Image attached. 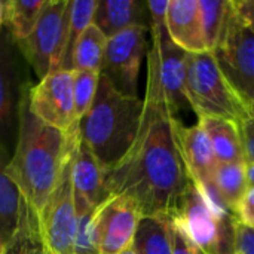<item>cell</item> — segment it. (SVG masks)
Returning a JSON list of instances; mask_svg holds the SVG:
<instances>
[{
  "mask_svg": "<svg viewBox=\"0 0 254 254\" xmlns=\"http://www.w3.org/2000/svg\"><path fill=\"white\" fill-rule=\"evenodd\" d=\"M141 125L128 153L104 176L110 196H125L143 217L170 219L192 179L177 147L176 116L147 74Z\"/></svg>",
  "mask_w": 254,
  "mask_h": 254,
  "instance_id": "6da1fadb",
  "label": "cell"
},
{
  "mask_svg": "<svg viewBox=\"0 0 254 254\" xmlns=\"http://www.w3.org/2000/svg\"><path fill=\"white\" fill-rule=\"evenodd\" d=\"M79 140L80 134L67 135L34 118L25 100L16 147L6 173L37 214L57 188L64 164Z\"/></svg>",
  "mask_w": 254,
  "mask_h": 254,
  "instance_id": "7a4b0ae2",
  "label": "cell"
},
{
  "mask_svg": "<svg viewBox=\"0 0 254 254\" xmlns=\"http://www.w3.org/2000/svg\"><path fill=\"white\" fill-rule=\"evenodd\" d=\"M143 115V100L118 92L100 74L95 100L79 122L80 138L107 173L134 144Z\"/></svg>",
  "mask_w": 254,
  "mask_h": 254,
  "instance_id": "3957f363",
  "label": "cell"
},
{
  "mask_svg": "<svg viewBox=\"0 0 254 254\" xmlns=\"http://www.w3.org/2000/svg\"><path fill=\"white\" fill-rule=\"evenodd\" d=\"M205 254L235 253L238 217L193 180L168 219Z\"/></svg>",
  "mask_w": 254,
  "mask_h": 254,
  "instance_id": "277c9868",
  "label": "cell"
},
{
  "mask_svg": "<svg viewBox=\"0 0 254 254\" xmlns=\"http://www.w3.org/2000/svg\"><path fill=\"white\" fill-rule=\"evenodd\" d=\"M186 98L198 119L220 118L240 125L252 113V106L231 86L211 52L188 55Z\"/></svg>",
  "mask_w": 254,
  "mask_h": 254,
  "instance_id": "5b68a950",
  "label": "cell"
},
{
  "mask_svg": "<svg viewBox=\"0 0 254 254\" xmlns=\"http://www.w3.org/2000/svg\"><path fill=\"white\" fill-rule=\"evenodd\" d=\"M70 16V0H46L34 31L18 42L22 58L42 80L51 71L60 70L65 51Z\"/></svg>",
  "mask_w": 254,
  "mask_h": 254,
  "instance_id": "8992f818",
  "label": "cell"
},
{
  "mask_svg": "<svg viewBox=\"0 0 254 254\" xmlns=\"http://www.w3.org/2000/svg\"><path fill=\"white\" fill-rule=\"evenodd\" d=\"M211 54L231 86L254 107V33L240 19L234 3Z\"/></svg>",
  "mask_w": 254,
  "mask_h": 254,
  "instance_id": "52a82bcc",
  "label": "cell"
},
{
  "mask_svg": "<svg viewBox=\"0 0 254 254\" xmlns=\"http://www.w3.org/2000/svg\"><path fill=\"white\" fill-rule=\"evenodd\" d=\"M22 55L7 31L0 37V149L10 158L16 147L25 92Z\"/></svg>",
  "mask_w": 254,
  "mask_h": 254,
  "instance_id": "ba28073f",
  "label": "cell"
},
{
  "mask_svg": "<svg viewBox=\"0 0 254 254\" xmlns=\"http://www.w3.org/2000/svg\"><path fill=\"white\" fill-rule=\"evenodd\" d=\"M77 144L73 147L64 164L57 188L39 213L42 235L49 254H76L74 244L77 223L71 170Z\"/></svg>",
  "mask_w": 254,
  "mask_h": 254,
  "instance_id": "9c48e42d",
  "label": "cell"
},
{
  "mask_svg": "<svg viewBox=\"0 0 254 254\" xmlns=\"http://www.w3.org/2000/svg\"><path fill=\"white\" fill-rule=\"evenodd\" d=\"M150 34L152 48L147 52V74L158 82L170 110L179 116V113L189 106L186 98V65L189 52L171 40L165 22L152 25Z\"/></svg>",
  "mask_w": 254,
  "mask_h": 254,
  "instance_id": "30bf717a",
  "label": "cell"
},
{
  "mask_svg": "<svg viewBox=\"0 0 254 254\" xmlns=\"http://www.w3.org/2000/svg\"><path fill=\"white\" fill-rule=\"evenodd\" d=\"M27 106L40 122L67 135L79 134L73 103V71H51L28 89Z\"/></svg>",
  "mask_w": 254,
  "mask_h": 254,
  "instance_id": "8fae6325",
  "label": "cell"
},
{
  "mask_svg": "<svg viewBox=\"0 0 254 254\" xmlns=\"http://www.w3.org/2000/svg\"><path fill=\"white\" fill-rule=\"evenodd\" d=\"M143 27H131L107 40L100 74L127 97H138V74L147 52Z\"/></svg>",
  "mask_w": 254,
  "mask_h": 254,
  "instance_id": "7c38bea8",
  "label": "cell"
},
{
  "mask_svg": "<svg viewBox=\"0 0 254 254\" xmlns=\"http://www.w3.org/2000/svg\"><path fill=\"white\" fill-rule=\"evenodd\" d=\"M137 205L125 196H110L95 210L98 254H121L134 244L141 220Z\"/></svg>",
  "mask_w": 254,
  "mask_h": 254,
  "instance_id": "4fadbf2b",
  "label": "cell"
},
{
  "mask_svg": "<svg viewBox=\"0 0 254 254\" xmlns=\"http://www.w3.org/2000/svg\"><path fill=\"white\" fill-rule=\"evenodd\" d=\"M174 131L179 152L190 179L207 189L211 185L213 173L219 164L207 132L199 124L190 127L183 125L179 118L174 121Z\"/></svg>",
  "mask_w": 254,
  "mask_h": 254,
  "instance_id": "5bb4252c",
  "label": "cell"
},
{
  "mask_svg": "<svg viewBox=\"0 0 254 254\" xmlns=\"http://www.w3.org/2000/svg\"><path fill=\"white\" fill-rule=\"evenodd\" d=\"M165 27L171 40L186 52H208L198 0H170Z\"/></svg>",
  "mask_w": 254,
  "mask_h": 254,
  "instance_id": "9a60e30c",
  "label": "cell"
},
{
  "mask_svg": "<svg viewBox=\"0 0 254 254\" xmlns=\"http://www.w3.org/2000/svg\"><path fill=\"white\" fill-rule=\"evenodd\" d=\"M92 24L110 39L131 27L150 30L152 16L147 0H98Z\"/></svg>",
  "mask_w": 254,
  "mask_h": 254,
  "instance_id": "2e32d148",
  "label": "cell"
},
{
  "mask_svg": "<svg viewBox=\"0 0 254 254\" xmlns=\"http://www.w3.org/2000/svg\"><path fill=\"white\" fill-rule=\"evenodd\" d=\"M106 171L94 156L88 144L80 138L74 159H73V193L74 196L83 199L91 207H100L110 195L106 190L104 183Z\"/></svg>",
  "mask_w": 254,
  "mask_h": 254,
  "instance_id": "e0dca14e",
  "label": "cell"
},
{
  "mask_svg": "<svg viewBox=\"0 0 254 254\" xmlns=\"http://www.w3.org/2000/svg\"><path fill=\"white\" fill-rule=\"evenodd\" d=\"M205 190L219 204L237 214V208L249 190L246 162H219L213 173L211 185Z\"/></svg>",
  "mask_w": 254,
  "mask_h": 254,
  "instance_id": "ac0fdd59",
  "label": "cell"
},
{
  "mask_svg": "<svg viewBox=\"0 0 254 254\" xmlns=\"http://www.w3.org/2000/svg\"><path fill=\"white\" fill-rule=\"evenodd\" d=\"M3 254H48L39 214L24 196L21 199L16 229L4 244Z\"/></svg>",
  "mask_w": 254,
  "mask_h": 254,
  "instance_id": "d6986e66",
  "label": "cell"
},
{
  "mask_svg": "<svg viewBox=\"0 0 254 254\" xmlns=\"http://www.w3.org/2000/svg\"><path fill=\"white\" fill-rule=\"evenodd\" d=\"M198 124L207 132L217 162H246L240 128L235 122L220 118L198 119Z\"/></svg>",
  "mask_w": 254,
  "mask_h": 254,
  "instance_id": "ffe728a7",
  "label": "cell"
},
{
  "mask_svg": "<svg viewBox=\"0 0 254 254\" xmlns=\"http://www.w3.org/2000/svg\"><path fill=\"white\" fill-rule=\"evenodd\" d=\"M10 158L0 149V237L6 244L16 229L21 208V190L7 176L6 167Z\"/></svg>",
  "mask_w": 254,
  "mask_h": 254,
  "instance_id": "44dd1931",
  "label": "cell"
},
{
  "mask_svg": "<svg viewBox=\"0 0 254 254\" xmlns=\"http://www.w3.org/2000/svg\"><path fill=\"white\" fill-rule=\"evenodd\" d=\"M46 0H7L4 1V21L12 39L18 43L36 28Z\"/></svg>",
  "mask_w": 254,
  "mask_h": 254,
  "instance_id": "7402d4cb",
  "label": "cell"
},
{
  "mask_svg": "<svg viewBox=\"0 0 254 254\" xmlns=\"http://www.w3.org/2000/svg\"><path fill=\"white\" fill-rule=\"evenodd\" d=\"M132 246L137 254H173L168 219L141 217Z\"/></svg>",
  "mask_w": 254,
  "mask_h": 254,
  "instance_id": "603a6c76",
  "label": "cell"
},
{
  "mask_svg": "<svg viewBox=\"0 0 254 254\" xmlns=\"http://www.w3.org/2000/svg\"><path fill=\"white\" fill-rule=\"evenodd\" d=\"M107 37L98 30L97 25L91 24L80 36L73 52V70L101 71Z\"/></svg>",
  "mask_w": 254,
  "mask_h": 254,
  "instance_id": "cb8c5ba5",
  "label": "cell"
},
{
  "mask_svg": "<svg viewBox=\"0 0 254 254\" xmlns=\"http://www.w3.org/2000/svg\"><path fill=\"white\" fill-rule=\"evenodd\" d=\"M98 0H70V16H68V31L65 51L63 57V64L60 70L73 71V52L77 40L85 33V30L92 24L94 13Z\"/></svg>",
  "mask_w": 254,
  "mask_h": 254,
  "instance_id": "d4e9b609",
  "label": "cell"
},
{
  "mask_svg": "<svg viewBox=\"0 0 254 254\" xmlns=\"http://www.w3.org/2000/svg\"><path fill=\"white\" fill-rule=\"evenodd\" d=\"M204 39L208 52H211L220 37L228 12L231 9V0H198Z\"/></svg>",
  "mask_w": 254,
  "mask_h": 254,
  "instance_id": "484cf974",
  "label": "cell"
},
{
  "mask_svg": "<svg viewBox=\"0 0 254 254\" xmlns=\"http://www.w3.org/2000/svg\"><path fill=\"white\" fill-rule=\"evenodd\" d=\"M100 82V73L86 71V70H73V103H74V116L76 121L88 113L91 109Z\"/></svg>",
  "mask_w": 254,
  "mask_h": 254,
  "instance_id": "4316f807",
  "label": "cell"
},
{
  "mask_svg": "<svg viewBox=\"0 0 254 254\" xmlns=\"http://www.w3.org/2000/svg\"><path fill=\"white\" fill-rule=\"evenodd\" d=\"M170 222V234L173 241V254H205L177 225Z\"/></svg>",
  "mask_w": 254,
  "mask_h": 254,
  "instance_id": "83f0119b",
  "label": "cell"
},
{
  "mask_svg": "<svg viewBox=\"0 0 254 254\" xmlns=\"http://www.w3.org/2000/svg\"><path fill=\"white\" fill-rule=\"evenodd\" d=\"M240 134L244 149L246 162H254V107H252L250 116L243 121L240 125Z\"/></svg>",
  "mask_w": 254,
  "mask_h": 254,
  "instance_id": "f1b7e54d",
  "label": "cell"
},
{
  "mask_svg": "<svg viewBox=\"0 0 254 254\" xmlns=\"http://www.w3.org/2000/svg\"><path fill=\"white\" fill-rule=\"evenodd\" d=\"M235 253L254 254V228L238 222L235 232Z\"/></svg>",
  "mask_w": 254,
  "mask_h": 254,
  "instance_id": "f546056e",
  "label": "cell"
},
{
  "mask_svg": "<svg viewBox=\"0 0 254 254\" xmlns=\"http://www.w3.org/2000/svg\"><path fill=\"white\" fill-rule=\"evenodd\" d=\"M237 217L240 223L254 228V188H249L244 198L241 199L237 208Z\"/></svg>",
  "mask_w": 254,
  "mask_h": 254,
  "instance_id": "4dcf8cb0",
  "label": "cell"
},
{
  "mask_svg": "<svg viewBox=\"0 0 254 254\" xmlns=\"http://www.w3.org/2000/svg\"><path fill=\"white\" fill-rule=\"evenodd\" d=\"M240 19L254 33V0H232Z\"/></svg>",
  "mask_w": 254,
  "mask_h": 254,
  "instance_id": "1f68e13d",
  "label": "cell"
},
{
  "mask_svg": "<svg viewBox=\"0 0 254 254\" xmlns=\"http://www.w3.org/2000/svg\"><path fill=\"white\" fill-rule=\"evenodd\" d=\"M246 173L249 188H254V162H246Z\"/></svg>",
  "mask_w": 254,
  "mask_h": 254,
  "instance_id": "d6a6232c",
  "label": "cell"
},
{
  "mask_svg": "<svg viewBox=\"0 0 254 254\" xmlns=\"http://www.w3.org/2000/svg\"><path fill=\"white\" fill-rule=\"evenodd\" d=\"M121 254H137V252H135V249H134V246H132V247H129L128 250H125L124 253Z\"/></svg>",
  "mask_w": 254,
  "mask_h": 254,
  "instance_id": "836d02e7",
  "label": "cell"
},
{
  "mask_svg": "<svg viewBox=\"0 0 254 254\" xmlns=\"http://www.w3.org/2000/svg\"><path fill=\"white\" fill-rule=\"evenodd\" d=\"M3 249H4V243H3V240L0 237V254H3Z\"/></svg>",
  "mask_w": 254,
  "mask_h": 254,
  "instance_id": "e575fe53",
  "label": "cell"
},
{
  "mask_svg": "<svg viewBox=\"0 0 254 254\" xmlns=\"http://www.w3.org/2000/svg\"><path fill=\"white\" fill-rule=\"evenodd\" d=\"M0 28H1V24H0Z\"/></svg>",
  "mask_w": 254,
  "mask_h": 254,
  "instance_id": "d590c367",
  "label": "cell"
},
{
  "mask_svg": "<svg viewBox=\"0 0 254 254\" xmlns=\"http://www.w3.org/2000/svg\"><path fill=\"white\" fill-rule=\"evenodd\" d=\"M48 254H49V253H48Z\"/></svg>",
  "mask_w": 254,
  "mask_h": 254,
  "instance_id": "8d00e7d4",
  "label": "cell"
}]
</instances>
